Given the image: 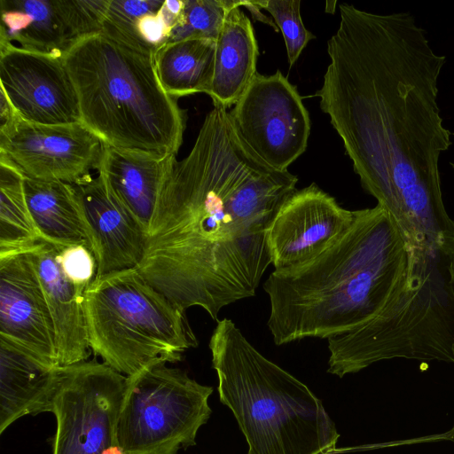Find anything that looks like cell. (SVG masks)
<instances>
[{"instance_id": "cell-1", "label": "cell", "mask_w": 454, "mask_h": 454, "mask_svg": "<svg viewBox=\"0 0 454 454\" xmlns=\"http://www.w3.org/2000/svg\"><path fill=\"white\" fill-rule=\"evenodd\" d=\"M329 65L316 95L364 190L395 221L411 262L454 256L439 159L451 145L437 103L446 62L409 12L340 5Z\"/></svg>"}, {"instance_id": "cell-2", "label": "cell", "mask_w": 454, "mask_h": 454, "mask_svg": "<svg viewBox=\"0 0 454 454\" xmlns=\"http://www.w3.org/2000/svg\"><path fill=\"white\" fill-rule=\"evenodd\" d=\"M297 182L257 157L229 111L214 106L161 186L136 269L179 309L218 320L255 294L271 264L268 229Z\"/></svg>"}, {"instance_id": "cell-3", "label": "cell", "mask_w": 454, "mask_h": 454, "mask_svg": "<svg viewBox=\"0 0 454 454\" xmlns=\"http://www.w3.org/2000/svg\"><path fill=\"white\" fill-rule=\"evenodd\" d=\"M414 288L403 236L377 204L355 210L350 227L315 259L270 274L267 326L276 345L328 340L355 331Z\"/></svg>"}, {"instance_id": "cell-4", "label": "cell", "mask_w": 454, "mask_h": 454, "mask_svg": "<svg viewBox=\"0 0 454 454\" xmlns=\"http://www.w3.org/2000/svg\"><path fill=\"white\" fill-rule=\"evenodd\" d=\"M63 60L82 122L105 144L158 157L176 155L185 114L162 87L153 52L99 32L80 41Z\"/></svg>"}, {"instance_id": "cell-5", "label": "cell", "mask_w": 454, "mask_h": 454, "mask_svg": "<svg viewBox=\"0 0 454 454\" xmlns=\"http://www.w3.org/2000/svg\"><path fill=\"white\" fill-rule=\"evenodd\" d=\"M220 401L230 408L247 454H332L340 437L323 403L262 355L232 320H217L209 340Z\"/></svg>"}, {"instance_id": "cell-6", "label": "cell", "mask_w": 454, "mask_h": 454, "mask_svg": "<svg viewBox=\"0 0 454 454\" xmlns=\"http://www.w3.org/2000/svg\"><path fill=\"white\" fill-rule=\"evenodd\" d=\"M85 310L91 351L127 377L177 363L198 345L185 311L136 268L96 277L85 291Z\"/></svg>"}, {"instance_id": "cell-7", "label": "cell", "mask_w": 454, "mask_h": 454, "mask_svg": "<svg viewBox=\"0 0 454 454\" xmlns=\"http://www.w3.org/2000/svg\"><path fill=\"white\" fill-rule=\"evenodd\" d=\"M340 378L394 358L454 365V266L446 265L353 332L328 339Z\"/></svg>"}, {"instance_id": "cell-8", "label": "cell", "mask_w": 454, "mask_h": 454, "mask_svg": "<svg viewBox=\"0 0 454 454\" xmlns=\"http://www.w3.org/2000/svg\"><path fill=\"white\" fill-rule=\"evenodd\" d=\"M213 387L161 363L128 377L117 439L125 454H177L196 445Z\"/></svg>"}, {"instance_id": "cell-9", "label": "cell", "mask_w": 454, "mask_h": 454, "mask_svg": "<svg viewBox=\"0 0 454 454\" xmlns=\"http://www.w3.org/2000/svg\"><path fill=\"white\" fill-rule=\"evenodd\" d=\"M128 377L96 358L59 367L52 454H125L117 425Z\"/></svg>"}, {"instance_id": "cell-10", "label": "cell", "mask_w": 454, "mask_h": 454, "mask_svg": "<svg viewBox=\"0 0 454 454\" xmlns=\"http://www.w3.org/2000/svg\"><path fill=\"white\" fill-rule=\"evenodd\" d=\"M229 113L246 145L271 168L287 171L307 148L309 112L280 71L257 74Z\"/></svg>"}, {"instance_id": "cell-11", "label": "cell", "mask_w": 454, "mask_h": 454, "mask_svg": "<svg viewBox=\"0 0 454 454\" xmlns=\"http://www.w3.org/2000/svg\"><path fill=\"white\" fill-rule=\"evenodd\" d=\"M104 144L82 122L48 125L17 116L0 126V161L32 179L75 184L98 168Z\"/></svg>"}, {"instance_id": "cell-12", "label": "cell", "mask_w": 454, "mask_h": 454, "mask_svg": "<svg viewBox=\"0 0 454 454\" xmlns=\"http://www.w3.org/2000/svg\"><path fill=\"white\" fill-rule=\"evenodd\" d=\"M0 87L23 121L48 125L82 122L76 90L63 58L0 39Z\"/></svg>"}, {"instance_id": "cell-13", "label": "cell", "mask_w": 454, "mask_h": 454, "mask_svg": "<svg viewBox=\"0 0 454 454\" xmlns=\"http://www.w3.org/2000/svg\"><path fill=\"white\" fill-rule=\"evenodd\" d=\"M109 0H1L0 39L58 58L101 32Z\"/></svg>"}, {"instance_id": "cell-14", "label": "cell", "mask_w": 454, "mask_h": 454, "mask_svg": "<svg viewBox=\"0 0 454 454\" xmlns=\"http://www.w3.org/2000/svg\"><path fill=\"white\" fill-rule=\"evenodd\" d=\"M354 218L355 210L342 207L315 183L296 190L268 229L271 264L280 270L315 259L341 237Z\"/></svg>"}, {"instance_id": "cell-15", "label": "cell", "mask_w": 454, "mask_h": 454, "mask_svg": "<svg viewBox=\"0 0 454 454\" xmlns=\"http://www.w3.org/2000/svg\"><path fill=\"white\" fill-rule=\"evenodd\" d=\"M0 337L59 366L54 325L31 252L0 258Z\"/></svg>"}, {"instance_id": "cell-16", "label": "cell", "mask_w": 454, "mask_h": 454, "mask_svg": "<svg viewBox=\"0 0 454 454\" xmlns=\"http://www.w3.org/2000/svg\"><path fill=\"white\" fill-rule=\"evenodd\" d=\"M89 230L97 276L137 268L145 250L146 231L111 192L91 175L71 184Z\"/></svg>"}, {"instance_id": "cell-17", "label": "cell", "mask_w": 454, "mask_h": 454, "mask_svg": "<svg viewBox=\"0 0 454 454\" xmlns=\"http://www.w3.org/2000/svg\"><path fill=\"white\" fill-rule=\"evenodd\" d=\"M31 254L54 325L58 365L88 360L91 352L85 310L88 287L65 273L59 247L42 241Z\"/></svg>"}, {"instance_id": "cell-18", "label": "cell", "mask_w": 454, "mask_h": 454, "mask_svg": "<svg viewBox=\"0 0 454 454\" xmlns=\"http://www.w3.org/2000/svg\"><path fill=\"white\" fill-rule=\"evenodd\" d=\"M59 367L0 337V434L21 417L50 412Z\"/></svg>"}, {"instance_id": "cell-19", "label": "cell", "mask_w": 454, "mask_h": 454, "mask_svg": "<svg viewBox=\"0 0 454 454\" xmlns=\"http://www.w3.org/2000/svg\"><path fill=\"white\" fill-rule=\"evenodd\" d=\"M176 161V156L158 157L104 144L98 170L147 233L159 192Z\"/></svg>"}, {"instance_id": "cell-20", "label": "cell", "mask_w": 454, "mask_h": 454, "mask_svg": "<svg viewBox=\"0 0 454 454\" xmlns=\"http://www.w3.org/2000/svg\"><path fill=\"white\" fill-rule=\"evenodd\" d=\"M233 7L226 15L215 40L214 74L208 96L214 106H233L255 75L259 56L257 41L249 18Z\"/></svg>"}, {"instance_id": "cell-21", "label": "cell", "mask_w": 454, "mask_h": 454, "mask_svg": "<svg viewBox=\"0 0 454 454\" xmlns=\"http://www.w3.org/2000/svg\"><path fill=\"white\" fill-rule=\"evenodd\" d=\"M23 187L29 212L44 241L57 247L85 244L92 250L89 230L70 184L24 177Z\"/></svg>"}, {"instance_id": "cell-22", "label": "cell", "mask_w": 454, "mask_h": 454, "mask_svg": "<svg viewBox=\"0 0 454 454\" xmlns=\"http://www.w3.org/2000/svg\"><path fill=\"white\" fill-rule=\"evenodd\" d=\"M212 39H187L166 43L155 53L160 82L173 98L208 94L215 64Z\"/></svg>"}, {"instance_id": "cell-23", "label": "cell", "mask_w": 454, "mask_h": 454, "mask_svg": "<svg viewBox=\"0 0 454 454\" xmlns=\"http://www.w3.org/2000/svg\"><path fill=\"white\" fill-rule=\"evenodd\" d=\"M23 179L0 161V258L31 252L44 241L29 212Z\"/></svg>"}, {"instance_id": "cell-24", "label": "cell", "mask_w": 454, "mask_h": 454, "mask_svg": "<svg viewBox=\"0 0 454 454\" xmlns=\"http://www.w3.org/2000/svg\"><path fill=\"white\" fill-rule=\"evenodd\" d=\"M244 1L184 0L183 12L168 43L203 38L215 40L227 13Z\"/></svg>"}, {"instance_id": "cell-25", "label": "cell", "mask_w": 454, "mask_h": 454, "mask_svg": "<svg viewBox=\"0 0 454 454\" xmlns=\"http://www.w3.org/2000/svg\"><path fill=\"white\" fill-rule=\"evenodd\" d=\"M253 4L259 9L266 10L273 17L282 32L289 65L294 66L308 43L315 38L302 22L301 1L264 0L254 1Z\"/></svg>"}, {"instance_id": "cell-26", "label": "cell", "mask_w": 454, "mask_h": 454, "mask_svg": "<svg viewBox=\"0 0 454 454\" xmlns=\"http://www.w3.org/2000/svg\"><path fill=\"white\" fill-rule=\"evenodd\" d=\"M163 2L162 0H109L101 32L142 49L136 35L137 23L143 16L158 12Z\"/></svg>"}, {"instance_id": "cell-27", "label": "cell", "mask_w": 454, "mask_h": 454, "mask_svg": "<svg viewBox=\"0 0 454 454\" xmlns=\"http://www.w3.org/2000/svg\"><path fill=\"white\" fill-rule=\"evenodd\" d=\"M59 261L65 273L74 282L88 287L97 276V261L85 244L59 247Z\"/></svg>"}, {"instance_id": "cell-28", "label": "cell", "mask_w": 454, "mask_h": 454, "mask_svg": "<svg viewBox=\"0 0 454 454\" xmlns=\"http://www.w3.org/2000/svg\"><path fill=\"white\" fill-rule=\"evenodd\" d=\"M172 24L161 8L143 16L136 26V35L140 47L154 54L168 43Z\"/></svg>"}, {"instance_id": "cell-29", "label": "cell", "mask_w": 454, "mask_h": 454, "mask_svg": "<svg viewBox=\"0 0 454 454\" xmlns=\"http://www.w3.org/2000/svg\"><path fill=\"white\" fill-rule=\"evenodd\" d=\"M450 165H451V167H452V168H453V169H454V163H450Z\"/></svg>"}, {"instance_id": "cell-30", "label": "cell", "mask_w": 454, "mask_h": 454, "mask_svg": "<svg viewBox=\"0 0 454 454\" xmlns=\"http://www.w3.org/2000/svg\"><path fill=\"white\" fill-rule=\"evenodd\" d=\"M449 260H450V259H449ZM446 261H447V260H446ZM446 261H445V262H446ZM452 261H453V260H452ZM444 262H443V263H444ZM443 263H442V264H443ZM435 271H436V270H435ZM435 271H434V272H435Z\"/></svg>"}]
</instances>
